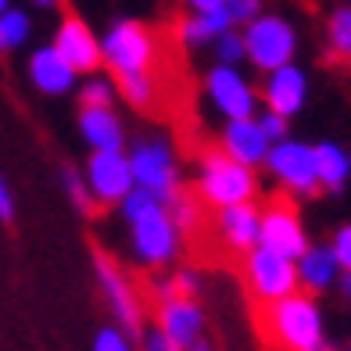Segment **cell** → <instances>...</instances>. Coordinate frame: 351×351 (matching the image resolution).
Here are the masks:
<instances>
[{"label": "cell", "instance_id": "cell-1", "mask_svg": "<svg viewBox=\"0 0 351 351\" xmlns=\"http://www.w3.org/2000/svg\"><path fill=\"white\" fill-rule=\"evenodd\" d=\"M115 208H119V219L125 222V233H130V251H133L136 265L162 273V269H172L180 262L183 233L169 219V208L162 197L133 186Z\"/></svg>", "mask_w": 351, "mask_h": 351}, {"label": "cell", "instance_id": "cell-2", "mask_svg": "<svg viewBox=\"0 0 351 351\" xmlns=\"http://www.w3.org/2000/svg\"><path fill=\"white\" fill-rule=\"evenodd\" d=\"M265 337L280 351H312L326 341V315L315 294L294 291L273 305H262Z\"/></svg>", "mask_w": 351, "mask_h": 351}, {"label": "cell", "instance_id": "cell-3", "mask_svg": "<svg viewBox=\"0 0 351 351\" xmlns=\"http://www.w3.org/2000/svg\"><path fill=\"white\" fill-rule=\"evenodd\" d=\"M258 169H247L241 162H233L230 154H222L219 147L201 151L197 169H194V194L208 208H230V204L258 201Z\"/></svg>", "mask_w": 351, "mask_h": 351}, {"label": "cell", "instance_id": "cell-4", "mask_svg": "<svg viewBox=\"0 0 351 351\" xmlns=\"http://www.w3.org/2000/svg\"><path fill=\"white\" fill-rule=\"evenodd\" d=\"M241 36H244V65H251L262 75L280 69V65L298 61L301 33H298V25L280 11H262L258 19L241 25Z\"/></svg>", "mask_w": 351, "mask_h": 351}, {"label": "cell", "instance_id": "cell-5", "mask_svg": "<svg viewBox=\"0 0 351 351\" xmlns=\"http://www.w3.org/2000/svg\"><path fill=\"white\" fill-rule=\"evenodd\" d=\"M125 158H130L133 169V186L147 190V194L169 201L172 194L183 190V165H180V151L176 143L162 133H147L133 140L125 147Z\"/></svg>", "mask_w": 351, "mask_h": 351}, {"label": "cell", "instance_id": "cell-6", "mask_svg": "<svg viewBox=\"0 0 351 351\" xmlns=\"http://www.w3.org/2000/svg\"><path fill=\"white\" fill-rule=\"evenodd\" d=\"M158 61V36L140 19H115L101 33V65L111 75L130 72H154Z\"/></svg>", "mask_w": 351, "mask_h": 351}, {"label": "cell", "instance_id": "cell-7", "mask_svg": "<svg viewBox=\"0 0 351 351\" xmlns=\"http://www.w3.org/2000/svg\"><path fill=\"white\" fill-rule=\"evenodd\" d=\"M201 97L208 104L212 115H219L222 122L233 119H251L258 115V86L251 83V75L244 72V65H215L201 75Z\"/></svg>", "mask_w": 351, "mask_h": 351}, {"label": "cell", "instance_id": "cell-8", "mask_svg": "<svg viewBox=\"0 0 351 351\" xmlns=\"http://www.w3.org/2000/svg\"><path fill=\"white\" fill-rule=\"evenodd\" d=\"M262 169L269 172V180L294 201H308V197L319 194L315 151H312V143H305V140H294V136L276 140L273 147H269Z\"/></svg>", "mask_w": 351, "mask_h": 351}, {"label": "cell", "instance_id": "cell-9", "mask_svg": "<svg viewBox=\"0 0 351 351\" xmlns=\"http://www.w3.org/2000/svg\"><path fill=\"white\" fill-rule=\"evenodd\" d=\"M93 280H97V291L111 312V323L130 330L136 337L147 323H143V298H140V287L133 283V276L111 254L97 251L93 254Z\"/></svg>", "mask_w": 351, "mask_h": 351}, {"label": "cell", "instance_id": "cell-10", "mask_svg": "<svg viewBox=\"0 0 351 351\" xmlns=\"http://www.w3.org/2000/svg\"><path fill=\"white\" fill-rule=\"evenodd\" d=\"M244 258V283H247V294L258 301V305H273V301L287 298L301 291L298 287V265L294 258L273 251V247H251Z\"/></svg>", "mask_w": 351, "mask_h": 351}, {"label": "cell", "instance_id": "cell-11", "mask_svg": "<svg viewBox=\"0 0 351 351\" xmlns=\"http://www.w3.org/2000/svg\"><path fill=\"white\" fill-rule=\"evenodd\" d=\"M79 169H83V180L93 201H97V208H115L133 190V169L125 151H90Z\"/></svg>", "mask_w": 351, "mask_h": 351}, {"label": "cell", "instance_id": "cell-12", "mask_svg": "<svg viewBox=\"0 0 351 351\" xmlns=\"http://www.w3.org/2000/svg\"><path fill=\"white\" fill-rule=\"evenodd\" d=\"M258 244L262 247H273L287 258H298L312 241H308V230H305V219L294 208V201H269L262 204V222H258Z\"/></svg>", "mask_w": 351, "mask_h": 351}, {"label": "cell", "instance_id": "cell-13", "mask_svg": "<svg viewBox=\"0 0 351 351\" xmlns=\"http://www.w3.org/2000/svg\"><path fill=\"white\" fill-rule=\"evenodd\" d=\"M308 93H312V79L308 72L291 61V65H280L273 72L262 75V86H258V101L265 111H276L283 119H298L308 104Z\"/></svg>", "mask_w": 351, "mask_h": 351}, {"label": "cell", "instance_id": "cell-14", "mask_svg": "<svg viewBox=\"0 0 351 351\" xmlns=\"http://www.w3.org/2000/svg\"><path fill=\"white\" fill-rule=\"evenodd\" d=\"M54 51L69 61V65L79 75H90V72H101V33H93V25L79 14H65L54 29Z\"/></svg>", "mask_w": 351, "mask_h": 351}, {"label": "cell", "instance_id": "cell-15", "mask_svg": "<svg viewBox=\"0 0 351 351\" xmlns=\"http://www.w3.org/2000/svg\"><path fill=\"white\" fill-rule=\"evenodd\" d=\"M25 79L43 97H69L79 86V72L54 51V43H40L25 58Z\"/></svg>", "mask_w": 351, "mask_h": 351}, {"label": "cell", "instance_id": "cell-16", "mask_svg": "<svg viewBox=\"0 0 351 351\" xmlns=\"http://www.w3.org/2000/svg\"><path fill=\"white\" fill-rule=\"evenodd\" d=\"M154 326L169 333L180 348H186L208 333V315L197 298H162L154 308Z\"/></svg>", "mask_w": 351, "mask_h": 351}, {"label": "cell", "instance_id": "cell-17", "mask_svg": "<svg viewBox=\"0 0 351 351\" xmlns=\"http://www.w3.org/2000/svg\"><path fill=\"white\" fill-rule=\"evenodd\" d=\"M258 222H262V204L258 201L219 208L215 212V241L233 254H247L251 247H258Z\"/></svg>", "mask_w": 351, "mask_h": 351}, {"label": "cell", "instance_id": "cell-18", "mask_svg": "<svg viewBox=\"0 0 351 351\" xmlns=\"http://www.w3.org/2000/svg\"><path fill=\"white\" fill-rule=\"evenodd\" d=\"M269 147H273V143H269V136L262 133V125H258L254 115L222 122V130H219V151L230 154L233 162L247 165V169H262Z\"/></svg>", "mask_w": 351, "mask_h": 351}, {"label": "cell", "instance_id": "cell-19", "mask_svg": "<svg viewBox=\"0 0 351 351\" xmlns=\"http://www.w3.org/2000/svg\"><path fill=\"white\" fill-rule=\"evenodd\" d=\"M75 130L86 151H125V125L115 108H79Z\"/></svg>", "mask_w": 351, "mask_h": 351}, {"label": "cell", "instance_id": "cell-20", "mask_svg": "<svg viewBox=\"0 0 351 351\" xmlns=\"http://www.w3.org/2000/svg\"><path fill=\"white\" fill-rule=\"evenodd\" d=\"M298 265V287L305 294H326L337 287V276H341V265H337V254L330 251V244H308L305 251L294 258Z\"/></svg>", "mask_w": 351, "mask_h": 351}, {"label": "cell", "instance_id": "cell-21", "mask_svg": "<svg viewBox=\"0 0 351 351\" xmlns=\"http://www.w3.org/2000/svg\"><path fill=\"white\" fill-rule=\"evenodd\" d=\"M315 151V180H319V194H341L351 183V151L341 147L333 140H319L312 143Z\"/></svg>", "mask_w": 351, "mask_h": 351}, {"label": "cell", "instance_id": "cell-22", "mask_svg": "<svg viewBox=\"0 0 351 351\" xmlns=\"http://www.w3.org/2000/svg\"><path fill=\"white\" fill-rule=\"evenodd\" d=\"M233 29L226 8L222 11H186L180 25H176V40H180L186 51H204V47H212L219 33H226Z\"/></svg>", "mask_w": 351, "mask_h": 351}, {"label": "cell", "instance_id": "cell-23", "mask_svg": "<svg viewBox=\"0 0 351 351\" xmlns=\"http://www.w3.org/2000/svg\"><path fill=\"white\" fill-rule=\"evenodd\" d=\"M75 101H79V108H115V101H119L115 75H104V69L90 72V75H79Z\"/></svg>", "mask_w": 351, "mask_h": 351}, {"label": "cell", "instance_id": "cell-24", "mask_svg": "<svg viewBox=\"0 0 351 351\" xmlns=\"http://www.w3.org/2000/svg\"><path fill=\"white\" fill-rule=\"evenodd\" d=\"M29 36H33V19H29L25 8L11 4V8L0 11V54L22 51L29 43Z\"/></svg>", "mask_w": 351, "mask_h": 351}, {"label": "cell", "instance_id": "cell-25", "mask_svg": "<svg viewBox=\"0 0 351 351\" xmlns=\"http://www.w3.org/2000/svg\"><path fill=\"white\" fill-rule=\"evenodd\" d=\"M326 51L330 58L351 65V4H341L326 19Z\"/></svg>", "mask_w": 351, "mask_h": 351}, {"label": "cell", "instance_id": "cell-26", "mask_svg": "<svg viewBox=\"0 0 351 351\" xmlns=\"http://www.w3.org/2000/svg\"><path fill=\"white\" fill-rule=\"evenodd\" d=\"M119 97L133 108H151L158 101V79L154 72H130V75H115Z\"/></svg>", "mask_w": 351, "mask_h": 351}, {"label": "cell", "instance_id": "cell-27", "mask_svg": "<svg viewBox=\"0 0 351 351\" xmlns=\"http://www.w3.org/2000/svg\"><path fill=\"white\" fill-rule=\"evenodd\" d=\"M201 287L204 283L194 265H172V273L158 280L154 294H158V301L162 298H201Z\"/></svg>", "mask_w": 351, "mask_h": 351}, {"label": "cell", "instance_id": "cell-28", "mask_svg": "<svg viewBox=\"0 0 351 351\" xmlns=\"http://www.w3.org/2000/svg\"><path fill=\"white\" fill-rule=\"evenodd\" d=\"M165 208H169V219L176 222V230H180L183 237H190L197 226H201V197L194 194V190H180V194H172L165 201Z\"/></svg>", "mask_w": 351, "mask_h": 351}, {"label": "cell", "instance_id": "cell-29", "mask_svg": "<svg viewBox=\"0 0 351 351\" xmlns=\"http://www.w3.org/2000/svg\"><path fill=\"white\" fill-rule=\"evenodd\" d=\"M61 186H65V197L72 201L75 212H83V215L97 212V201H93V194H90V186H86L83 169H79V165H61Z\"/></svg>", "mask_w": 351, "mask_h": 351}, {"label": "cell", "instance_id": "cell-30", "mask_svg": "<svg viewBox=\"0 0 351 351\" xmlns=\"http://www.w3.org/2000/svg\"><path fill=\"white\" fill-rule=\"evenodd\" d=\"M90 351H136V337L130 330L115 326V323H104V326L93 330Z\"/></svg>", "mask_w": 351, "mask_h": 351}, {"label": "cell", "instance_id": "cell-31", "mask_svg": "<svg viewBox=\"0 0 351 351\" xmlns=\"http://www.w3.org/2000/svg\"><path fill=\"white\" fill-rule=\"evenodd\" d=\"M212 54L219 65H244V36L241 29H226V33H219L215 43H212Z\"/></svg>", "mask_w": 351, "mask_h": 351}, {"label": "cell", "instance_id": "cell-32", "mask_svg": "<svg viewBox=\"0 0 351 351\" xmlns=\"http://www.w3.org/2000/svg\"><path fill=\"white\" fill-rule=\"evenodd\" d=\"M136 351H183V348L176 344L169 333H162V330L151 323V326H143L136 333Z\"/></svg>", "mask_w": 351, "mask_h": 351}, {"label": "cell", "instance_id": "cell-33", "mask_svg": "<svg viewBox=\"0 0 351 351\" xmlns=\"http://www.w3.org/2000/svg\"><path fill=\"white\" fill-rule=\"evenodd\" d=\"M262 11H265V0H226V14L237 29L247 25L251 19H258Z\"/></svg>", "mask_w": 351, "mask_h": 351}, {"label": "cell", "instance_id": "cell-34", "mask_svg": "<svg viewBox=\"0 0 351 351\" xmlns=\"http://www.w3.org/2000/svg\"><path fill=\"white\" fill-rule=\"evenodd\" d=\"M258 125H262V133L269 136V143H276V140H283V136H291V119H283V115H276V111H265V108H258Z\"/></svg>", "mask_w": 351, "mask_h": 351}, {"label": "cell", "instance_id": "cell-35", "mask_svg": "<svg viewBox=\"0 0 351 351\" xmlns=\"http://www.w3.org/2000/svg\"><path fill=\"white\" fill-rule=\"evenodd\" d=\"M330 251L337 254V265L348 269L351 273V222H344V226H337V233L330 237Z\"/></svg>", "mask_w": 351, "mask_h": 351}, {"label": "cell", "instance_id": "cell-36", "mask_svg": "<svg viewBox=\"0 0 351 351\" xmlns=\"http://www.w3.org/2000/svg\"><path fill=\"white\" fill-rule=\"evenodd\" d=\"M14 215H19V201H14V190H11V183H8V176L0 172V222H4V226H11Z\"/></svg>", "mask_w": 351, "mask_h": 351}, {"label": "cell", "instance_id": "cell-37", "mask_svg": "<svg viewBox=\"0 0 351 351\" xmlns=\"http://www.w3.org/2000/svg\"><path fill=\"white\" fill-rule=\"evenodd\" d=\"M186 11H222L226 8V0H183Z\"/></svg>", "mask_w": 351, "mask_h": 351}, {"label": "cell", "instance_id": "cell-38", "mask_svg": "<svg viewBox=\"0 0 351 351\" xmlns=\"http://www.w3.org/2000/svg\"><path fill=\"white\" fill-rule=\"evenodd\" d=\"M183 351H219V344H215V341L208 337V333H204V337H197L194 344H186Z\"/></svg>", "mask_w": 351, "mask_h": 351}, {"label": "cell", "instance_id": "cell-39", "mask_svg": "<svg viewBox=\"0 0 351 351\" xmlns=\"http://www.w3.org/2000/svg\"><path fill=\"white\" fill-rule=\"evenodd\" d=\"M333 291H341V298H348V301H351V273H348V269H341L337 287H333Z\"/></svg>", "mask_w": 351, "mask_h": 351}, {"label": "cell", "instance_id": "cell-40", "mask_svg": "<svg viewBox=\"0 0 351 351\" xmlns=\"http://www.w3.org/2000/svg\"><path fill=\"white\" fill-rule=\"evenodd\" d=\"M29 4H33V8H40V11H54V8L61 4V0H29Z\"/></svg>", "mask_w": 351, "mask_h": 351}, {"label": "cell", "instance_id": "cell-41", "mask_svg": "<svg viewBox=\"0 0 351 351\" xmlns=\"http://www.w3.org/2000/svg\"><path fill=\"white\" fill-rule=\"evenodd\" d=\"M312 351H337V348H333V344H330V341H323V344H315V348H312Z\"/></svg>", "mask_w": 351, "mask_h": 351}, {"label": "cell", "instance_id": "cell-42", "mask_svg": "<svg viewBox=\"0 0 351 351\" xmlns=\"http://www.w3.org/2000/svg\"><path fill=\"white\" fill-rule=\"evenodd\" d=\"M14 4V0H0V11H4V8H11Z\"/></svg>", "mask_w": 351, "mask_h": 351}, {"label": "cell", "instance_id": "cell-43", "mask_svg": "<svg viewBox=\"0 0 351 351\" xmlns=\"http://www.w3.org/2000/svg\"><path fill=\"white\" fill-rule=\"evenodd\" d=\"M344 351H351V348H344Z\"/></svg>", "mask_w": 351, "mask_h": 351}]
</instances>
